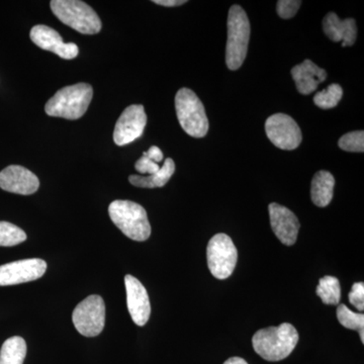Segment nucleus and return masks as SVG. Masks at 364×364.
Wrapping results in <instances>:
<instances>
[{"label":"nucleus","mask_w":364,"mask_h":364,"mask_svg":"<svg viewBox=\"0 0 364 364\" xmlns=\"http://www.w3.org/2000/svg\"><path fill=\"white\" fill-rule=\"evenodd\" d=\"M299 342V333L289 323L261 329L254 334L252 344L258 355L267 361H280L291 355Z\"/></svg>","instance_id":"nucleus-1"},{"label":"nucleus","mask_w":364,"mask_h":364,"mask_svg":"<svg viewBox=\"0 0 364 364\" xmlns=\"http://www.w3.org/2000/svg\"><path fill=\"white\" fill-rule=\"evenodd\" d=\"M93 97V90L87 83L66 86L48 100L45 112L48 116L78 119L87 111Z\"/></svg>","instance_id":"nucleus-2"},{"label":"nucleus","mask_w":364,"mask_h":364,"mask_svg":"<svg viewBox=\"0 0 364 364\" xmlns=\"http://www.w3.org/2000/svg\"><path fill=\"white\" fill-rule=\"evenodd\" d=\"M250 23L247 14L240 6H233L228 16L226 63L230 70L240 68L247 56Z\"/></svg>","instance_id":"nucleus-3"},{"label":"nucleus","mask_w":364,"mask_h":364,"mask_svg":"<svg viewBox=\"0 0 364 364\" xmlns=\"http://www.w3.org/2000/svg\"><path fill=\"white\" fill-rule=\"evenodd\" d=\"M109 214L112 223L132 240L143 242L149 238L151 226L147 212L139 203L114 200L109 205Z\"/></svg>","instance_id":"nucleus-4"},{"label":"nucleus","mask_w":364,"mask_h":364,"mask_svg":"<svg viewBox=\"0 0 364 364\" xmlns=\"http://www.w3.org/2000/svg\"><path fill=\"white\" fill-rule=\"evenodd\" d=\"M53 14L62 23L83 35H95L102 30V21L85 2L80 0H52Z\"/></svg>","instance_id":"nucleus-5"},{"label":"nucleus","mask_w":364,"mask_h":364,"mask_svg":"<svg viewBox=\"0 0 364 364\" xmlns=\"http://www.w3.org/2000/svg\"><path fill=\"white\" fill-rule=\"evenodd\" d=\"M177 119L181 128L193 138H203L208 132V119L205 107L198 95L189 88H181L176 93Z\"/></svg>","instance_id":"nucleus-6"},{"label":"nucleus","mask_w":364,"mask_h":364,"mask_svg":"<svg viewBox=\"0 0 364 364\" xmlns=\"http://www.w3.org/2000/svg\"><path fill=\"white\" fill-rule=\"evenodd\" d=\"M207 257L210 273L215 279H226L236 267L238 252L228 235L217 234L208 242Z\"/></svg>","instance_id":"nucleus-7"},{"label":"nucleus","mask_w":364,"mask_h":364,"mask_svg":"<svg viewBox=\"0 0 364 364\" xmlns=\"http://www.w3.org/2000/svg\"><path fill=\"white\" fill-rule=\"evenodd\" d=\"M72 320L77 331L83 336H97L104 330L105 324L104 299L92 294L83 299L73 311Z\"/></svg>","instance_id":"nucleus-8"},{"label":"nucleus","mask_w":364,"mask_h":364,"mask_svg":"<svg viewBox=\"0 0 364 364\" xmlns=\"http://www.w3.org/2000/svg\"><path fill=\"white\" fill-rule=\"evenodd\" d=\"M265 131L273 145L282 150H294L301 145V131L296 121L287 114H277L268 117Z\"/></svg>","instance_id":"nucleus-9"},{"label":"nucleus","mask_w":364,"mask_h":364,"mask_svg":"<svg viewBox=\"0 0 364 364\" xmlns=\"http://www.w3.org/2000/svg\"><path fill=\"white\" fill-rule=\"evenodd\" d=\"M47 270V263L39 258L6 263L0 267V287L14 286L41 279Z\"/></svg>","instance_id":"nucleus-10"},{"label":"nucleus","mask_w":364,"mask_h":364,"mask_svg":"<svg viewBox=\"0 0 364 364\" xmlns=\"http://www.w3.org/2000/svg\"><path fill=\"white\" fill-rule=\"evenodd\" d=\"M147 124V116L142 105L127 107L117 119L114 131V141L117 146L130 144L142 136Z\"/></svg>","instance_id":"nucleus-11"},{"label":"nucleus","mask_w":364,"mask_h":364,"mask_svg":"<svg viewBox=\"0 0 364 364\" xmlns=\"http://www.w3.org/2000/svg\"><path fill=\"white\" fill-rule=\"evenodd\" d=\"M31 40L41 49L58 55L60 58L72 60L78 56L79 49L74 43H64L61 36L50 26H35L31 30Z\"/></svg>","instance_id":"nucleus-12"},{"label":"nucleus","mask_w":364,"mask_h":364,"mask_svg":"<svg viewBox=\"0 0 364 364\" xmlns=\"http://www.w3.org/2000/svg\"><path fill=\"white\" fill-rule=\"evenodd\" d=\"M39 188L37 176L20 165H11L0 172V188L9 193L30 196L37 193Z\"/></svg>","instance_id":"nucleus-13"},{"label":"nucleus","mask_w":364,"mask_h":364,"mask_svg":"<svg viewBox=\"0 0 364 364\" xmlns=\"http://www.w3.org/2000/svg\"><path fill=\"white\" fill-rule=\"evenodd\" d=\"M124 286L127 291V304L129 313L135 324L144 326L150 318L151 306L149 296L140 280L133 275H126Z\"/></svg>","instance_id":"nucleus-14"},{"label":"nucleus","mask_w":364,"mask_h":364,"mask_svg":"<svg viewBox=\"0 0 364 364\" xmlns=\"http://www.w3.org/2000/svg\"><path fill=\"white\" fill-rule=\"evenodd\" d=\"M270 225L277 238L284 245H294L298 238L299 222L296 215L289 208L279 203H270Z\"/></svg>","instance_id":"nucleus-15"},{"label":"nucleus","mask_w":364,"mask_h":364,"mask_svg":"<svg viewBox=\"0 0 364 364\" xmlns=\"http://www.w3.org/2000/svg\"><path fill=\"white\" fill-rule=\"evenodd\" d=\"M325 35L333 42H342V47L353 46L358 37V26L353 18L340 20L334 13L328 14L323 21Z\"/></svg>","instance_id":"nucleus-16"},{"label":"nucleus","mask_w":364,"mask_h":364,"mask_svg":"<svg viewBox=\"0 0 364 364\" xmlns=\"http://www.w3.org/2000/svg\"><path fill=\"white\" fill-rule=\"evenodd\" d=\"M291 75L299 92L308 95L317 90L318 85L326 80L327 72L316 65L311 60H305L303 63L291 69Z\"/></svg>","instance_id":"nucleus-17"},{"label":"nucleus","mask_w":364,"mask_h":364,"mask_svg":"<svg viewBox=\"0 0 364 364\" xmlns=\"http://www.w3.org/2000/svg\"><path fill=\"white\" fill-rule=\"evenodd\" d=\"M335 179L330 172L318 171L311 186V198L317 207L325 208L331 203L334 193Z\"/></svg>","instance_id":"nucleus-18"},{"label":"nucleus","mask_w":364,"mask_h":364,"mask_svg":"<svg viewBox=\"0 0 364 364\" xmlns=\"http://www.w3.org/2000/svg\"><path fill=\"white\" fill-rule=\"evenodd\" d=\"M174 171H176V163L171 158H167L161 168L156 173L147 177L131 176L129 177V181L136 188H163V186H166L167 182L173 176Z\"/></svg>","instance_id":"nucleus-19"},{"label":"nucleus","mask_w":364,"mask_h":364,"mask_svg":"<svg viewBox=\"0 0 364 364\" xmlns=\"http://www.w3.org/2000/svg\"><path fill=\"white\" fill-rule=\"evenodd\" d=\"M26 356V343L21 337L7 339L0 350V364H23Z\"/></svg>","instance_id":"nucleus-20"},{"label":"nucleus","mask_w":364,"mask_h":364,"mask_svg":"<svg viewBox=\"0 0 364 364\" xmlns=\"http://www.w3.org/2000/svg\"><path fill=\"white\" fill-rule=\"evenodd\" d=\"M316 293L325 305H338L341 299V287H340L339 280L330 275L323 277L318 280Z\"/></svg>","instance_id":"nucleus-21"},{"label":"nucleus","mask_w":364,"mask_h":364,"mask_svg":"<svg viewBox=\"0 0 364 364\" xmlns=\"http://www.w3.org/2000/svg\"><path fill=\"white\" fill-rule=\"evenodd\" d=\"M337 318L340 324L349 330H356L360 335L361 342L364 343V315L363 313H354L345 305H339L337 309Z\"/></svg>","instance_id":"nucleus-22"},{"label":"nucleus","mask_w":364,"mask_h":364,"mask_svg":"<svg viewBox=\"0 0 364 364\" xmlns=\"http://www.w3.org/2000/svg\"><path fill=\"white\" fill-rule=\"evenodd\" d=\"M26 240V234L21 228L9 222H0V247H13Z\"/></svg>","instance_id":"nucleus-23"},{"label":"nucleus","mask_w":364,"mask_h":364,"mask_svg":"<svg viewBox=\"0 0 364 364\" xmlns=\"http://www.w3.org/2000/svg\"><path fill=\"white\" fill-rule=\"evenodd\" d=\"M343 97V90L339 85H331L326 90L320 91L314 97V102L323 109H330L336 107Z\"/></svg>","instance_id":"nucleus-24"},{"label":"nucleus","mask_w":364,"mask_h":364,"mask_svg":"<svg viewBox=\"0 0 364 364\" xmlns=\"http://www.w3.org/2000/svg\"><path fill=\"white\" fill-rule=\"evenodd\" d=\"M339 147L346 152L363 153L364 151V132L356 131L345 134L340 138Z\"/></svg>","instance_id":"nucleus-25"},{"label":"nucleus","mask_w":364,"mask_h":364,"mask_svg":"<svg viewBox=\"0 0 364 364\" xmlns=\"http://www.w3.org/2000/svg\"><path fill=\"white\" fill-rule=\"evenodd\" d=\"M299 0H279L277 2V14L284 20L294 18L301 7Z\"/></svg>","instance_id":"nucleus-26"},{"label":"nucleus","mask_w":364,"mask_h":364,"mask_svg":"<svg viewBox=\"0 0 364 364\" xmlns=\"http://www.w3.org/2000/svg\"><path fill=\"white\" fill-rule=\"evenodd\" d=\"M349 301L360 312L364 310V284L355 282L349 293Z\"/></svg>","instance_id":"nucleus-27"},{"label":"nucleus","mask_w":364,"mask_h":364,"mask_svg":"<svg viewBox=\"0 0 364 364\" xmlns=\"http://www.w3.org/2000/svg\"><path fill=\"white\" fill-rule=\"evenodd\" d=\"M135 168L139 173H148L152 176V174L159 171L161 167L158 165V163L152 161L149 158L143 156L136 162Z\"/></svg>","instance_id":"nucleus-28"},{"label":"nucleus","mask_w":364,"mask_h":364,"mask_svg":"<svg viewBox=\"0 0 364 364\" xmlns=\"http://www.w3.org/2000/svg\"><path fill=\"white\" fill-rule=\"evenodd\" d=\"M143 156L149 158L152 161L159 163L163 160V153L156 146H152L147 152L143 153Z\"/></svg>","instance_id":"nucleus-29"},{"label":"nucleus","mask_w":364,"mask_h":364,"mask_svg":"<svg viewBox=\"0 0 364 364\" xmlns=\"http://www.w3.org/2000/svg\"><path fill=\"white\" fill-rule=\"evenodd\" d=\"M154 4L158 6H166V7H174L181 6L182 4H186V0H154Z\"/></svg>","instance_id":"nucleus-30"},{"label":"nucleus","mask_w":364,"mask_h":364,"mask_svg":"<svg viewBox=\"0 0 364 364\" xmlns=\"http://www.w3.org/2000/svg\"><path fill=\"white\" fill-rule=\"evenodd\" d=\"M224 364H248L247 361L241 358H232L228 359Z\"/></svg>","instance_id":"nucleus-31"}]
</instances>
